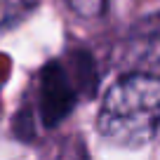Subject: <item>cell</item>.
<instances>
[{
    "instance_id": "obj_1",
    "label": "cell",
    "mask_w": 160,
    "mask_h": 160,
    "mask_svg": "<svg viewBox=\"0 0 160 160\" xmlns=\"http://www.w3.org/2000/svg\"><path fill=\"white\" fill-rule=\"evenodd\" d=\"M97 125L104 139L115 146L139 148L160 127V78L130 73L106 92Z\"/></svg>"
},
{
    "instance_id": "obj_2",
    "label": "cell",
    "mask_w": 160,
    "mask_h": 160,
    "mask_svg": "<svg viewBox=\"0 0 160 160\" xmlns=\"http://www.w3.org/2000/svg\"><path fill=\"white\" fill-rule=\"evenodd\" d=\"M40 104H42V115L47 125H57L73 108V90L59 64H47V68L42 71Z\"/></svg>"
},
{
    "instance_id": "obj_3",
    "label": "cell",
    "mask_w": 160,
    "mask_h": 160,
    "mask_svg": "<svg viewBox=\"0 0 160 160\" xmlns=\"http://www.w3.org/2000/svg\"><path fill=\"white\" fill-rule=\"evenodd\" d=\"M71 5L80 14H99L104 7V0H71Z\"/></svg>"
}]
</instances>
